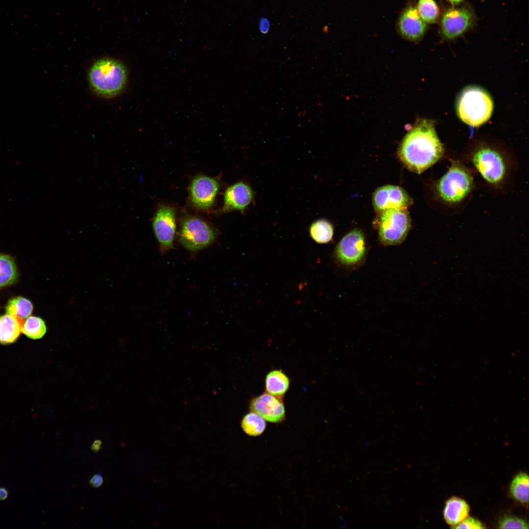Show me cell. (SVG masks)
Instances as JSON below:
<instances>
[{"label": "cell", "mask_w": 529, "mask_h": 529, "mask_svg": "<svg viewBox=\"0 0 529 529\" xmlns=\"http://www.w3.org/2000/svg\"><path fill=\"white\" fill-rule=\"evenodd\" d=\"M444 148L436 132L434 121L417 120L402 141L398 156L409 170L420 174L443 156Z\"/></svg>", "instance_id": "obj_1"}, {"label": "cell", "mask_w": 529, "mask_h": 529, "mask_svg": "<svg viewBox=\"0 0 529 529\" xmlns=\"http://www.w3.org/2000/svg\"><path fill=\"white\" fill-rule=\"evenodd\" d=\"M127 79L126 67L120 61L110 58L99 59L91 66L88 73L90 86L98 95L106 98L119 94Z\"/></svg>", "instance_id": "obj_2"}, {"label": "cell", "mask_w": 529, "mask_h": 529, "mask_svg": "<svg viewBox=\"0 0 529 529\" xmlns=\"http://www.w3.org/2000/svg\"><path fill=\"white\" fill-rule=\"evenodd\" d=\"M493 111L490 95L478 87H469L460 94L457 103L459 118L466 124L478 127L486 122Z\"/></svg>", "instance_id": "obj_3"}, {"label": "cell", "mask_w": 529, "mask_h": 529, "mask_svg": "<svg viewBox=\"0 0 529 529\" xmlns=\"http://www.w3.org/2000/svg\"><path fill=\"white\" fill-rule=\"evenodd\" d=\"M473 178L462 165L454 161L436 184L440 197L446 202L455 203L463 200L471 192Z\"/></svg>", "instance_id": "obj_4"}, {"label": "cell", "mask_w": 529, "mask_h": 529, "mask_svg": "<svg viewBox=\"0 0 529 529\" xmlns=\"http://www.w3.org/2000/svg\"><path fill=\"white\" fill-rule=\"evenodd\" d=\"M411 228L407 209H392L381 213L379 239L384 245L401 244Z\"/></svg>", "instance_id": "obj_5"}, {"label": "cell", "mask_w": 529, "mask_h": 529, "mask_svg": "<svg viewBox=\"0 0 529 529\" xmlns=\"http://www.w3.org/2000/svg\"><path fill=\"white\" fill-rule=\"evenodd\" d=\"M367 254L365 236L359 229L348 232L336 245L334 258L341 265L356 268L363 263Z\"/></svg>", "instance_id": "obj_6"}, {"label": "cell", "mask_w": 529, "mask_h": 529, "mask_svg": "<svg viewBox=\"0 0 529 529\" xmlns=\"http://www.w3.org/2000/svg\"><path fill=\"white\" fill-rule=\"evenodd\" d=\"M216 236L215 231L205 220L198 217L190 216L182 223L179 240L186 249L197 251L211 245Z\"/></svg>", "instance_id": "obj_7"}, {"label": "cell", "mask_w": 529, "mask_h": 529, "mask_svg": "<svg viewBox=\"0 0 529 529\" xmlns=\"http://www.w3.org/2000/svg\"><path fill=\"white\" fill-rule=\"evenodd\" d=\"M472 161L482 177L489 183L497 184L505 173L504 160L499 152L490 148L479 149L474 154Z\"/></svg>", "instance_id": "obj_8"}, {"label": "cell", "mask_w": 529, "mask_h": 529, "mask_svg": "<svg viewBox=\"0 0 529 529\" xmlns=\"http://www.w3.org/2000/svg\"><path fill=\"white\" fill-rule=\"evenodd\" d=\"M152 227L161 251L172 249L176 228L174 208L167 205L161 206L154 215Z\"/></svg>", "instance_id": "obj_9"}, {"label": "cell", "mask_w": 529, "mask_h": 529, "mask_svg": "<svg viewBox=\"0 0 529 529\" xmlns=\"http://www.w3.org/2000/svg\"><path fill=\"white\" fill-rule=\"evenodd\" d=\"M474 21L473 12L466 7L448 9L444 13L441 18V33L446 39L456 38L471 27Z\"/></svg>", "instance_id": "obj_10"}, {"label": "cell", "mask_w": 529, "mask_h": 529, "mask_svg": "<svg viewBox=\"0 0 529 529\" xmlns=\"http://www.w3.org/2000/svg\"><path fill=\"white\" fill-rule=\"evenodd\" d=\"M375 211L382 213L392 209H407L412 203L411 197L402 188L385 185L375 190L372 197Z\"/></svg>", "instance_id": "obj_11"}, {"label": "cell", "mask_w": 529, "mask_h": 529, "mask_svg": "<svg viewBox=\"0 0 529 529\" xmlns=\"http://www.w3.org/2000/svg\"><path fill=\"white\" fill-rule=\"evenodd\" d=\"M249 409L265 421L272 423H280L286 419L285 407L282 399L266 392L252 398Z\"/></svg>", "instance_id": "obj_12"}, {"label": "cell", "mask_w": 529, "mask_h": 529, "mask_svg": "<svg viewBox=\"0 0 529 529\" xmlns=\"http://www.w3.org/2000/svg\"><path fill=\"white\" fill-rule=\"evenodd\" d=\"M396 28L399 35L404 39L417 42L423 37L427 26L419 15L416 7L410 4L400 13Z\"/></svg>", "instance_id": "obj_13"}, {"label": "cell", "mask_w": 529, "mask_h": 529, "mask_svg": "<svg viewBox=\"0 0 529 529\" xmlns=\"http://www.w3.org/2000/svg\"><path fill=\"white\" fill-rule=\"evenodd\" d=\"M219 189V183L215 179L205 175H199L192 181L190 188V198L196 208L206 210L213 204Z\"/></svg>", "instance_id": "obj_14"}, {"label": "cell", "mask_w": 529, "mask_h": 529, "mask_svg": "<svg viewBox=\"0 0 529 529\" xmlns=\"http://www.w3.org/2000/svg\"><path fill=\"white\" fill-rule=\"evenodd\" d=\"M255 192L252 188L244 181H239L225 191L224 194V210L225 211L246 209L254 199Z\"/></svg>", "instance_id": "obj_15"}, {"label": "cell", "mask_w": 529, "mask_h": 529, "mask_svg": "<svg viewBox=\"0 0 529 529\" xmlns=\"http://www.w3.org/2000/svg\"><path fill=\"white\" fill-rule=\"evenodd\" d=\"M469 510V505L464 500L453 497L446 502L444 518L448 525L454 528L468 517Z\"/></svg>", "instance_id": "obj_16"}, {"label": "cell", "mask_w": 529, "mask_h": 529, "mask_svg": "<svg viewBox=\"0 0 529 529\" xmlns=\"http://www.w3.org/2000/svg\"><path fill=\"white\" fill-rule=\"evenodd\" d=\"M23 320L6 314L0 316V343L9 344L14 342L20 335Z\"/></svg>", "instance_id": "obj_17"}, {"label": "cell", "mask_w": 529, "mask_h": 529, "mask_svg": "<svg viewBox=\"0 0 529 529\" xmlns=\"http://www.w3.org/2000/svg\"><path fill=\"white\" fill-rule=\"evenodd\" d=\"M265 392L282 399L289 388L290 379L282 370H273L266 375Z\"/></svg>", "instance_id": "obj_18"}, {"label": "cell", "mask_w": 529, "mask_h": 529, "mask_svg": "<svg viewBox=\"0 0 529 529\" xmlns=\"http://www.w3.org/2000/svg\"><path fill=\"white\" fill-rule=\"evenodd\" d=\"M309 231L311 238L315 242L326 244L332 240L334 229L329 221L321 218L313 221L311 224Z\"/></svg>", "instance_id": "obj_19"}, {"label": "cell", "mask_w": 529, "mask_h": 529, "mask_svg": "<svg viewBox=\"0 0 529 529\" xmlns=\"http://www.w3.org/2000/svg\"><path fill=\"white\" fill-rule=\"evenodd\" d=\"M240 425L246 434L253 437L261 435L266 427L265 420L256 413L251 411L243 417Z\"/></svg>", "instance_id": "obj_20"}, {"label": "cell", "mask_w": 529, "mask_h": 529, "mask_svg": "<svg viewBox=\"0 0 529 529\" xmlns=\"http://www.w3.org/2000/svg\"><path fill=\"white\" fill-rule=\"evenodd\" d=\"M17 277L18 271L13 259L0 253V288L12 284Z\"/></svg>", "instance_id": "obj_21"}, {"label": "cell", "mask_w": 529, "mask_h": 529, "mask_svg": "<svg viewBox=\"0 0 529 529\" xmlns=\"http://www.w3.org/2000/svg\"><path fill=\"white\" fill-rule=\"evenodd\" d=\"M32 310L33 305L31 301L21 296L11 299L6 307V313L22 320L28 317Z\"/></svg>", "instance_id": "obj_22"}, {"label": "cell", "mask_w": 529, "mask_h": 529, "mask_svg": "<svg viewBox=\"0 0 529 529\" xmlns=\"http://www.w3.org/2000/svg\"><path fill=\"white\" fill-rule=\"evenodd\" d=\"M529 476L523 472L517 475L511 481L510 491L517 501L524 504L529 501Z\"/></svg>", "instance_id": "obj_23"}, {"label": "cell", "mask_w": 529, "mask_h": 529, "mask_svg": "<svg viewBox=\"0 0 529 529\" xmlns=\"http://www.w3.org/2000/svg\"><path fill=\"white\" fill-rule=\"evenodd\" d=\"M47 332L44 321L39 317L30 316L24 322L22 332L28 337L38 339L44 337Z\"/></svg>", "instance_id": "obj_24"}, {"label": "cell", "mask_w": 529, "mask_h": 529, "mask_svg": "<svg viewBox=\"0 0 529 529\" xmlns=\"http://www.w3.org/2000/svg\"><path fill=\"white\" fill-rule=\"evenodd\" d=\"M416 8L426 23H434L438 20L439 11L434 0H418Z\"/></svg>", "instance_id": "obj_25"}, {"label": "cell", "mask_w": 529, "mask_h": 529, "mask_svg": "<svg viewBox=\"0 0 529 529\" xmlns=\"http://www.w3.org/2000/svg\"><path fill=\"white\" fill-rule=\"evenodd\" d=\"M500 529H529L528 523L523 519L512 515H505L499 522Z\"/></svg>", "instance_id": "obj_26"}, {"label": "cell", "mask_w": 529, "mask_h": 529, "mask_svg": "<svg viewBox=\"0 0 529 529\" xmlns=\"http://www.w3.org/2000/svg\"><path fill=\"white\" fill-rule=\"evenodd\" d=\"M454 528L456 529H483L485 528L483 526L481 522L478 520L471 517H467L462 522L455 526Z\"/></svg>", "instance_id": "obj_27"}, {"label": "cell", "mask_w": 529, "mask_h": 529, "mask_svg": "<svg viewBox=\"0 0 529 529\" xmlns=\"http://www.w3.org/2000/svg\"><path fill=\"white\" fill-rule=\"evenodd\" d=\"M103 481L102 476L99 473L94 475L89 480L90 485L95 488L100 486L102 484Z\"/></svg>", "instance_id": "obj_28"}, {"label": "cell", "mask_w": 529, "mask_h": 529, "mask_svg": "<svg viewBox=\"0 0 529 529\" xmlns=\"http://www.w3.org/2000/svg\"><path fill=\"white\" fill-rule=\"evenodd\" d=\"M101 445L102 441L99 439H96L92 444L91 449L94 452L96 453L101 449Z\"/></svg>", "instance_id": "obj_29"}, {"label": "cell", "mask_w": 529, "mask_h": 529, "mask_svg": "<svg viewBox=\"0 0 529 529\" xmlns=\"http://www.w3.org/2000/svg\"><path fill=\"white\" fill-rule=\"evenodd\" d=\"M8 490L4 487H0V501H4L8 497Z\"/></svg>", "instance_id": "obj_30"}, {"label": "cell", "mask_w": 529, "mask_h": 529, "mask_svg": "<svg viewBox=\"0 0 529 529\" xmlns=\"http://www.w3.org/2000/svg\"><path fill=\"white\" fill-rule=\"evenodd\" d=\"M452 4H457L460 3L463 0H448Z\"/></svg>", "instance_id": "obj_31"}]
</instances>
